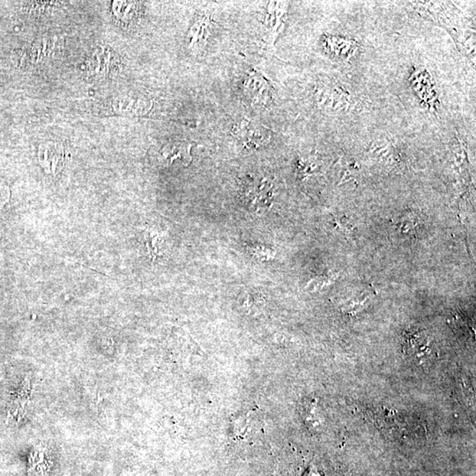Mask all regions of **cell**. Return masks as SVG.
Wrapping results in <instances>:
<instances>
[{
    "instance_id": "5",
    "label": "cell",
    "mask_w": 476,
    "mask_h": 476,
    "mask_svg": "<svg viewBox=\"0 0 476 476\" xmlns=\"http://www.w3.org/2000/svg\"><path fill=\"white\" fill-rule=\"evenodd\" d=\"M404 350L409 357L419 364H425L432 358L433 352L430 341L425 332L420 330H412L407 332L405 337Z\"/></svg>"
},
{
    "instance_id": "1",
    "label": "cell",
    "mask_w": 476,
    "mask_h": 476,
    "mask_svg": "<svg viewBox=\"0 0 476 476\" xmlns=\"http://www.w3.org/2000/svg\"><path fill=\"white\" fill-rule=\"evenodd\" d=\"M323 51L332 60L348 62L359 51V44L354 39L340 35H325L321 39Z\"/></svg>"
},
{
    "instance_id": "8",
    "label": "cell",
    "mask_w": 476,
    "mask_h": 476,
    "mask_svg": "<svg viewBox=\"0 0 476 476\" xmlns=\"http://www.w3.org/2000/svg\"><path fill=\"white\" fill-rule=\"evenodd\" d=\"M237 135L244 140V144L250 148H260L266 143V133L260 127L254 126L250 123L244 122L237 128Z\"/></svg>"
},
{
    "instance_id": "9",
    "label": "cell",
    "mask_w": 476,
    "mask_h": 476,
    "mask_svg": "<svg viewBox=\"0 0 476 476\" xmlns=\"http://www.w3.org/2000/svg\"><path fill=\"white\" fill-rule=\"evenodd\" d=\"M212 31V22L207 16L201 17L195 22L188 34L189 44L191 47H200L201 44H204L210 37Z\"/></svg>"
},
{
    "instance_id": "7",
    "label": "cell",
    "mask_w": 476,
    "mask_h": 476,
    "mask_svg": "<svg viewBox=\"0 0 476 476\" xmlns=\"http://www.w3.org/2000/svg\"><path fill=\"white\" fill-rule=\"evenodd\" d=\"M302 418L308 429L316 433L322 430L325 423L324 410L316 400H309L303 405Z\"/></svg>"
},
{
    "instance_id": "12",
    "label": "cell",
    "mask_w": 476,
    "mask_h": 476,
    "mask_svg": "<svg viewBox=\"0 0 476 476\" xmlns=\"http://www.w3.org/2000/svg\"><path fill=\"white\" fill-rule=\"evenodd\" d=\"M9 190L8 187L0 185V208L4 207L6 202L9 200Z\"/></svg>"
},
{
    "instance_id": "3",
    "label": "cell",
    "mask_w": 476,
    "mask_h": 476,
    "mask_svg": "<svg viewBox=\"0 0 476 476\" xmlns=\"http://www.w3.org/2000/svg\"><path fill=\"white\" fill-rule=\"evenodd\" d=\"M117 56L115 52L108 47L94 49L87 60V71L94 79H102L109 76L117 66Z\"/></svg>"
},
{
    "instance_id": "4",
    "label": "cell",
    "mask_w": 476,
    "mask_h": 476,
    "mask_svg": "<svg viewBox=\"0 0 476 476\" xmlns=\"http://www.w3.org/2000/svg\"><path fill=\"white\" fill-rule=\"evenodd\" d=\"M67 160V149L58 143L47 142L39 146L38 162L48 174H60Z\"/></svg>"
},
{
    "instance_id": "2",
    "label": "cell",
    "mask_w": 476,
    "mask_h": 476,
    "mask_svg": "<svg viewBox=\"0 0 476 476\" xmlns=\"http://www.w3.org/2000/svg\"><path fill=\"white\" fill-rule=\"evenodd\" d=\"M410 81L414 93L423 105L430 109V110L436 112L439 105L438 93L428 71L422 68H415Z\"/></svg>"
},
{
    "instance_id": "6",
    "label": "cell",
    "mask_w": 476,
    "mask_h": 476,
    "mask_svg": "<svg viewBox=\"0 0 476 476\" xmlns=\"http://www.w3.org/2000/svg\"><path fill=\"white\" fill-rule=\"evenodd\" d=\"M191 148L192 146L187 142L169 143L160 150V161L166 166H188L192 161Z\"/></svg>"
},
{
    "instance_id": "10",
    "label": "cell",
    "mask_w": 476,
    "mask_h": 476,
    "mask_svg": "<svg viewBox=\"0 0 476 476\" xmlns=\"http://www.w3.org/2000/svg\"><path fill=\"white\" fill-rule=\"evenodd\" d=\"M140 3L133 1H114L112 10L114 15L125 24H131L139 18Z\"/></svg>"
},
{
    "instance_id": "11",
    "label": "cell",
    "mask_w": 476,
    "mask_h": 476,
    "mask_svg": "<svg viewBox=\"0 0 476 476\" xmlns=\"http://www.w3.org/2000/svg\"><path fill=\"white\" fill-rule=\"evenodd\" d=\"M146 246L148 248V253L152 257L161 255L162 249V239L160 235L155 232L146 233Z\"/></svg>"
}]
</instances>
